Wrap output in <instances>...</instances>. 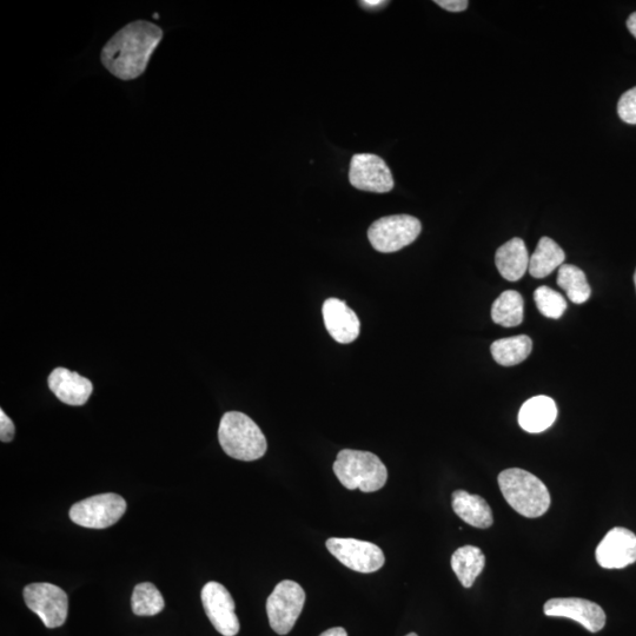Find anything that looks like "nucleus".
<instances>
[{
  "mask_svg": "<svg viewBox=\"0 0 636 636\" xmlns=\"http://www.w3.org/2000/svg\"><path fill=\"white\" fill-rule=\"evenodd\" d=\"M49 388L59 401L69 406H84L92 394V383L65 368H57L49 376Z\"/></svg>",
  "mask_w": 636,
  "mask_h": 636,
  "instance_id": "nucleus-15",
  "label": "nucleus"
},
{
  "mask_svg": "<svg viewBox=\"0 0 636 636\" xmlns=\"http://www.w3.org/2000/svg\"><path fill=\"white\" fill-rule=\"evenodd\" d=\"M327 548L342 565L359 573L380 571L386 562L381 548L368 541L333 538L327 541Z\"/></svg>",
  "mask_w": 636,
  "mask_h": 636,
  "instance_id": "nucleus-9",
  "label": "nucleus"
},
{
  "mask_svg": "<svg viewBox=\"0 0 636 636\" xmlns=\"http://www.w3.org/2000/svg\"><path fill=\"white\" fill-rule=\"evenodd\" d=\"M530 257L525 242L513 238L496 251L495 264L499 273L510 282L520 281L529 269Z\"/></svg>",
  "mask_w": 636,
  "mask_h": 636,
  "instance_id": "nucleus-17",
  "label": "nucleus"
},
{
  "mask_svg": "<svg viewBox=\"0 0 636 636\" xmlns=\"http://www.w3.org/2000/svg\"><path fill=\"white\" fill-rule=\"evenodd\" d=\"M547 616L571 619L587 629L598 633L606 626V613L595 602L579 598H556L548 600L543 607Z\"/></svg>",
  "mask_w": 636,
  "mask_h": 636,
  "instance_id": "nucleus-12",
  "label": "nucleus"
},
{
  "mask_svg": "<svg viewBox=\"0 0 636 636\" xmlns=\"http://www.w3.org/2000/svg\"><path fill=\"white\" fill-rule=\"evenodd\" d=\"M306 602V593L295 581L284 580L275 587L267 601V614L271 628L277 634L287 635L296 624Z\"/></svg>",
  "mask_w": 636,
  "mask_h": 636,
  "instance_id": "nucleus-6",
  "label": "nucleus"
},
{
  "mask_svg": "<svg viewBox=\"0 0 636 636\" xmlns=\"http://www.w3.org/2000/svg\"><path fill=\"white\" fill-rule=\"evenodd\" d=\"M165 601L161 592L150 582L139 583L131 596V608L137 616H154L163 611Z\"/></svg>",
  "mask_w": 636,
  "mask_h": 636,
  "instance_id": "nucleus-24",
  "label": "nucleus"
},
{
  "mask_svg": "<svg viewBox=\"0 0 636 636\" xmlns=\"http://www.w3.org/2000/svg\"><path fill=\"white\" fill-rule=\"evenodd\" d=\"M16 428L12 420L8 415L4 413V410H0V440L2 442H11L15 437Z\"/></svg>",
  "mask_w": 636,
  "mask_h": 636,
  "instance_id": "nucleus-27",
  "label": "nucleus"
},
{
  "mask_svg": "<svg viewBox=\"0 0 636 636\" xmlns=\"http://www.w3.org/2000/svg\"><path fill=\"white\" fill-rule=\"evenodd\" d=\"M334 473L344 487L364 493L377 492L388 480V470L380 457L361 450H341L334 463Z\"/></svg>",
  "mask_w": 636,
  "mask_h": 636,
  "instance_id": "nucleus-4",
  "label": "nucleus"
},
{
  "mask_svg": "<svg viewBox=\"0 0 636 636\" xmlns=\"http://www.w3.org/2000/svg\"><path fill=\"white\" fill-rule=\"evenodd\" d=\"M349 181L356 189L376 194H387L395 185L387 163L373 154H359L351 159Z\"/></svg>",
  "mask_w": 636,
  "mask_h": 636,
  "instance_id": "nucleus-11",
  "label": "nucleus"
},
{
  "mask_svg": "<svg viewBox=\"0 0 636 636\" xmlns=\"http://www.w3.org/2000/svg\"><path fill=\"white\" fill-rule=\"evenodd\" d=\"M218 440L225 454L240 461H256L267 453L268 443L260 427L240 412L224 414Z\"/></svg>",
  "mask_w": 636,
  "mask_h": 636,
  "instance_id": "nucleus-3",
  "label": "nucleus"
},
{
  "mask_svg": "<svg viewBox=\"0 0 636 636\" xmlns=\"http://www.w3.org/2000/svg\"><path fill=\"white\" fill-rule=\"evenodd\" d=\"M435 4L449 12H462L467 10L469 2L467 0H436Z\"/></svg>",
  "mask_w": 636,
  "mask_h": 636,
  "instance_id": "nucleus-28",
  "label": "nucleus"
},
{
  "mask_svg": "<svg viewBox=\"0 0 636 636\" xmlns=\"http://www.w3.org/2000/svg\"><path fill=\"white\" fill-rule=\"evenodd\" d=\"M202 604L212 626L223 636L240 632V620L235 613V601L221 583L211 581L202 589Z\"/></svg>",
  "mask_w": 636,
  "mask_h": 636,
  "instance_id": "nucleus-10",
  "label": "nucleus"
},
{
  "mask_svg": "<svg viewBox=\"0 0 636 636\" xmlns=\"http://www.w3.org/2000/svg\"><path fill=\"white\" fill-rule=\"evenodd\" d=\"M486 566V556L480 548L475 546H463L452 556V568L457 579L465 588H470L479 578Z\"/></svg>",
  "mask_w": 636,
  "mask_h": 636,
  "instance_id": "nucleus-20",
  "label": "nucleus"
},
{
  "mask_svg": "<svg viewBox=\"0 0 636 636\" xmlns=\"http://www.w3.org/2000/svg\"><path fill=\"white\" fill-rule=\"evenodd\" d=\"M360 4H362L363 8L376 9L382 8V6L387 5L388 2H382V0H364V2Z\"/></svg>",
  "mask_w": 636,
  "mask_h": 636,
  "instance_id": "nucleus-29",
  "label": "nucleus"
},
{
  "mask_svg": "<svg viewBox=\"0 0 636 636\" xmlns=\"http://www.w3.org/2000/svg\"><path fill=\"white\" fill-rule=\"evenodd\" d=\"M320 636H348L346 629L342 627L330 628L328 631L323 632Z\"/></svg>",
  "mask_w": 636,
  "mask_h": 636,
  "instance_id": "nucleus-30",
  "label": "nucleus"
},
{
  "mask_svg": "<svg viewBox=\"0 0 636 636\" xmlns=\"http://www.w3.org/2000/svg\"><path fill=\"white\" fill-rule=\"evenodd\" d=\"M163 38L159 26L138 21L118 31L103 48L101 59L106 70L122 81H132L147 70L152 53Z\"/></svg>",
  "mask_w": 636,
  "mask_h": 636,
  "instance_id": "nucleus-1",
  "label": "nucleus"
},
{
  "mask_svg": "<svg viewBox=\"0 0 636 636\" xmlns=\"http://www.w3.org/2000/svg\"><path fill=\"white\" fill-rule=\"evenodd\" d=\"M566 254L560 245L549 237H542L529 261V274L545 278L565 263Z\"/></svg>",
  "mask_w": 636,
  "mask_h": 636,
  "instance_id": "nucleus-19",
  "label": "nucleus"
},
{
  "mask_svg": "<svg viewBox=\"0 0 636 636\" xmlns=\"http://www.w3.org/2000/svg\"><path fill=\"white\" fill-rule=\"evenodd\" d=\"M534 301L543 316L554 320H558L567 310L566 298L549 287L536 289Z\"/></svg>",
  "mask_w": 636,
  "mask_h": 636,
  "instance_id": "nucleus-25",
  "label": "nucleus"
},
{
  "mask_svg": "<svg viewBox=\"0 0 636 636\" xmlns=\"http://www.w3.org/2000/svg\"><path fill=\"white\" fill-rule=\"evenodd\" d=\"M627 28L629 32H631L632 35L636 38V12L632 13V15L629 16L627 21Z\"/></svg>",
  "mask_w": 636,
  "mask_h": 636,
  "instance_id": "nucleus-31",
  "label": "nucleus"
},
{
  "mask_svg": "<svg viewBox=\"0 0 636 636\" xmlns=\"http://www.w3.org/2000/svg\"><path fill=\"white\" fill-rule=\"evenodd\" d=\"M634 283H635V288H636V270H635V274H634Z\"/></svg>",
  "mask_w": 636,
  "mask_h": 636,
  "instance_id": "nucleus-33",
  "label": "nucleus"
},
{
  "mask_svg": "<svg viewBox=\"0 0 636 636\" xmlns=\"http://www.w3.org/2000/svg\"><path fill=\"white\" fill-rule=\"evenodd\" d=\"M406 636H419V635H417V634H415V633H410V634H408V635H406Z\"/></svg>",
  "mask_w": 636,
  "mask_h": 636,
  "instance_id": "nucleus-32",
  "label": "nucleus"
},
{
  "mask_svg": "<svg viewBox=\"0 0 636 636\" xmlns=\"http://www.w3.org/2000/svg\"><path fill=\"white\" fill-rule=\"evenodd\" d=\"M452 499L455 514L469 526L486 529L493 525L492 508L481 496L469 494L466 490H456Z\"/></svg>",
  "mask_w": 636,
  "mask_h": 636,
  "instance_id": "nucleus-18",
  "label": "nucleus"
},
{
  "mask_svg": "<svg viewBox=\"0 0 636 636\" xmlns=\"http://www.w3.org/2000/svg\"><path fill=\"white\" fill-rule=\"evenodd\" d=\"M558 286L565 290L567 297L575 304H582L591 297L592 289L586 274L572 264H563L559 269Z\"/></svg>",
  "mask_w": 636,
  "mask_h": 636,
  "instance_id": "nucleus-23",
  "label": "nucleus"
},
{
  "mask_svg": "<svg viewBox=\"0 0 636 636\" xmlns=\"http://www.w3.org/2000/svg\"><path fill=\"white\" fill-rule=\"evenodd\" d=\"M422 224L410 215H393L380 218L371 224L368 238L379 253H396L414 243L420 236Z\"/></svg>",
  "mask_w": 636,
  "mask_h": 636,
  "instance_id": "nucleus-5",
  "label": "nucleus"
},
{
  "mask_svg": "<svg viewBox=\"0 0 636 636\" xmlns=\"http://www.w3.org/2000/svg\"><path fill=\"white\" fill-rule=\"evenodd\" d=\"M23 595L26 606L41 618L45 627L58 628L65 624L69 598L62 588L46 582L30 583Z\"/></svg>",
  "mask_w": 636,
  "mask_h": 636,
  "instance_id": "nucleus-8",
  "label": "nucleus"
},
{
  "mask_svg": "<svg viewBox=\"0 0 636 636\" xmlns=\"http://www.w3.org/2000/svg\"><path fill=\"white\" fill-rule=\"evenodd\" d=\"M618 114L625 123L636 125V88L626 91L621 96Z\"/></svg>",
  "mask_w": 636,
  "mask_h": 636,
  "instance_id": "nucleus-26",
  "label": "nucleus"
},
{
  "mask_svg": "<svg viewBox=\"0 0 636 636\" xmlns=\"http://www.w3.org/2000/svg\"><path fill=\"white\" fill-rule=\"evenodd\" d=\"M558 417V407L551 397L535 396L523 403L519 424L525 432L539 434L551 428Z\"/></svg>",
  "mask_w": 636,
  "mask_h": 636,
  "instance_id": "nucleus-16",
  "label": "nucleus"
},
{
  "mask_svg": "<svg viewBox=\"0 0 636 636\" xmlns=\"http://www.w3.org/2000/svg\"><path fill=\"white\" fill-rule=\"evenodd\" d=\"M498 481L508 505L525 518H540L551 507V494L545 483L527 470H503Z\"/></svg>",
  "mask_w": 636,
  "mask_h": 636,
  "instance_id": "nucleus-2",
  "label": "nucleus"
},
{
  "mask_svg": "<svg viewBox=\"0 0 636 636\" xmlns=\"http://www.w3.org/2000/svg\"><path fill=\"white\" fill-rule=\"evenodd\" d=\"M596 561L606 569L632 565L636 561V535L626 528H613L596 548Z\"/></svg>",
  "mask_w": 636,
  "mask_h": 636,
  "instance_id": "nucleus-13",
  "label": "nucleus"
},
{
  "mask_svg": "<svg viewBox=\"0 0 636 636\" xmlns=\"http://www.w3.org/2000/svg\"><path fill=\"white\" fill-rule=\"evenodd\" d=\"M322 313L328 333L336 342L349 344L357 340L361 323L346 302L339 298H329L323 304Z\"/></svg>",
  "mask_w": 636,
  "mask_h": 636,
  "instance_id": "nucleus-14",
  "label": "nucleus"
},
{
  "mask_svg": "<svg viewBox=\"0 0 636 636\" xmlns=\"http://www.w3.org/2000/svg\"><path fill=\"white\" fill-rule=\"evenodd\" d=\"M523 307L525 303L518 291H505L493 304V321L505 328L518 327L523 321Z\"/></svg>",
  "mask_w": 636,
  "mask_h": 636,
  "instance_id": "nucleus-22",
  "label": "nucleus"
},
{
  "mask_svg": "<svg viewBox=\"0 0 636 636\" xmlns=\"http://www.w3.org/2000/svg\"><path fill=\"white\" fill-rule=\"evenodd\" d=\"M127 512V502L114 493L91 496L75 503L70 509V519L76 525L90 529L114 526Z\"/></svg>",
  "mask_w": 636,
  "mask_h": 636,
  "instance_id": "nucleus-7",
  "label": "nucleus"
},
{
  "mask_svg": "<svg viewBox=\"0 0 636 636\" xmlns=\"http://www.w3.org/2000/svg\"><path fill=\"white\" fill-rule=\"evenodd\" d=\"M533 342L527 335H519L495 341L490 347L494 360L503 367H513L528 359Z\"/></svg>",
  "mask_w": 636,
  "mask_h": 636,
  "instance_id": "nucleus-21",
  "label": "nucleus"
}]
</instances>
